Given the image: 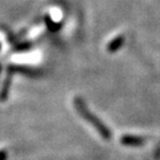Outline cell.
<instances>
[{"mask_svg": "<svg viewBox=\"0 0 160 160\" xmlns=\"http://www.w3.org/2000/svg\"><path fill=\"white\" fill-rule=\"evenodd\" d=\"M122 42H123V38L122 37H118L116 39H113L111 42H110L109 47H108V50H109L110 52H113L116 50L119 49L121 46H122Z\"/></svg>", "mask_w": 160, "mask_h": 160, "instance_id": "obj_3", "label": "cell"}, {"mask_svg": "<svg viewBox=\"0 0 160 160\" xmlns=\"http://www.w3.org/2000/svg\"><path fill=\"white\" fill-rule=\"evenodd\" d=\"M143 141L145 140L140 137H135V136H123L121 137V142L126 146H141L143 145Z\"/></svg>", "mask_w": 160, "mask_h": 160, "instance_id": "obj_2", "label": "cell"}, {"mask_svg": "<svg viewBox=\"0 0 160 160\" xmlns=\"http://www.w3.org/2000/svg\"><path fill=\"white\" fill-rule=\"evenodd\" d=\"M10 79H11V77H10V76H7L5 83H3L2 91H1V93H0V98H1V100H5L8 96V91H9V86H10Z\"/></svg>", "mask_w": 160, "mask_h": 160, "instance_id": "obj_4", "label": "cell"}, {"mask_svg": "<svg viewBox=\"0 0 160 160\" xmlns=\"http://www.w3.org/2000/svg\"><path fill=\"white\" fill-rule=\"evenodd\" d=\"M75 107L78 112H79V115L85 120H87L88 122L91 123V125L97 129V131L100 133V136H101L103 139H110V138H111V131L109 130V128H108L99 118L96 117L92 112H90L89 110H88V108L86 107L85 102H83L80 98H76L75 99Z\"/></svg>", "mask_w": 160, "mask_h": 160, "instance_id": "obj_1", "label": "cell"}, {"mask_svg": "<svg viewBox=\"0 0 160 160\" xmlns=\"http://www.w3.org/2000/svg\"><path fill=\"white\" fill-rule=\"evenodd\" d=\"M6 159H7V153L3 150H1L0 151V160H6Z\"/></svg>", "mask_w": 160, "mask_h": 160, "instance_id": "obj_5", "label": "cell"}, {"mask_svg": "<svg viewBox=\"0 0 160 160\" xmlns=\"http://www.w3.org/2000/svg\"><path fill=\"white\" fill-rule=\"evenodd\" d=\"M0 70H1V67H0Z\"/></svg>", "mask_w": 160, "mask_h": 160, "instance_id": "obj_6", "label": "cell"}]
</instances>
